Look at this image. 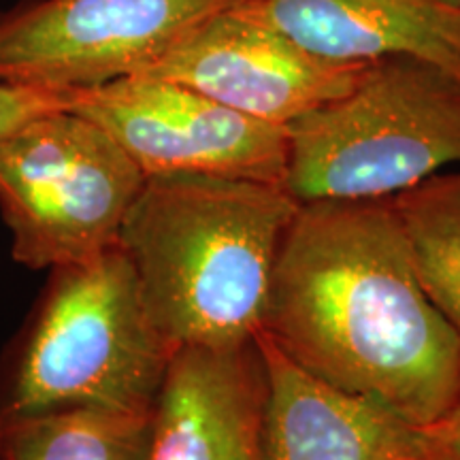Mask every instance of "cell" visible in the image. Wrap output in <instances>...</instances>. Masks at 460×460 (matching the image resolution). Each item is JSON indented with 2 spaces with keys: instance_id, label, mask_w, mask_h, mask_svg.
<instances>
[{
  "instance_id": "6da1fadb",
  "label": "cell",
  "mask_w": 460,
  "mask_h": 460,
  "mask_svg": "<svg viewBox=\"0 0 460 460\" xmlns=\"http://www.w3.org/2000/svg\"><path fill=\"white\" fill-rule=\"evenodd\" d=\"M261 332L305 371L420 429L460 399V339L420 284L390 199L298 205Z\"/></svg>"
},
{
  "instance_id": "7a4b0ae2",
  "label": "cell",
  "mask_w": 460,
  "mask_h": 460,
  "mask_svg": "<svg viewBox=\"0 0 460 460\" xmlns=\"http://www.w3.org/2000/svg\"><path fill=\"white\" fill-rule=\"evenodd\" d=\"M298 205L275 181L200 172L146 177L118 245L172 349L254 341Z\"/></svg>"
},
{
  "instance_id": "3957f363",
  "label": "cell",
  "mask_w": 460,
  "mask_h": 460,
  "mask_svg": "<svg viewBox=\"0 0 460 460\" xmlns=\"http://www.w3.org/2000/svg\"><path fill=\"white\" fill-rule=\"evenodd\" d=\"M0 360V427L68 410L149 413L175 349L119 245L49 269Z\"/></svg>"
},
{
  "instance_id": "277c9868",
  "label": "cell",
  "mask_w": 460,
  "mask_h": 460,
  "mask_svg": "<svg viewBox=\"0 0 460 460\" xmlns=\"http://www.w3.org/2000/svg\"><path fill=\"white\" fill-rule=\"evenodd\" d=\"M284 186L298 203L388 200L460 166V73L396 54L286 126Z\"/></svg>"
},
{
  "instance_id": "5b68a950",
  "label": "cell",
  "mask_w": 460,
  "mask_h": 460,
  "mask_svg": "<svg viewBox=\"0 0 460 460\" xmlns=\"http://www.w3.org/2000/svg\"><path fill=\"white\" fill-rule=\"evenodd\" d=\"M143 183L119 143L73 109L0 137V214L11 254L28 269L77 264L118 245Z\"/></svg>"
},
{
  "instance_id": "8992f818",
  "label": "cell",
  "mask_w": 460,
  "mask_h": 460,
  "mask_svg": "<svg viewBox=\"0 0 460 460\" xmlns=\"http://www.w3.org/2000/svg\"><path fill=\"white\" fill-rule=\"evenodd\" d=\"M233 0H31L0 13V84L82 92L146 73Z\"/></svg>"
},
{
  "instance_id": "52a82bcc",
  "label": "cell",
  "mask_w": 460,
  "mask_h": 460,
  "mask_svg": "<svg viewBox=\"0 0 460 460\" xmlns=\"http://www.w3.org/2000/svg\"><path fill=\"white\" fill-rule=\"evenodd\" d=\"M71 109L107 130L146 177L200 172L284 183L286 128L181 84L132 75L75 92Z\"/></svg>"
},
{
  "instance_id": "ba28073f",
  "label": "cell",
  "mask_w": 460,
  "mask_h": 460,
  "mask_svg": "<svg viewBox=\"0 0 460 460\" xmlns=\"http://www.w3.org/2000/svg\"><path fill=\"white\" fill-rule=\"evenodd\" d=\"M360 68L309 54L245 0H233L183 32L141 75L181 84L233 111L286 128L352 88Z\"/></svg>"
},
{
  "instance_id": "9c48e42d",
  "label": "cell",
  "mask_w": 460,
  "mask_h": 460,
  "mask_svg": "<svg viewBox=\"0 0 460 460\" xmlns=\"http://www.w3.org/2000/svg\"><path fill=\"white\" fill-rule=\"evenodd\" d=\"M264 401L256 339L175 349L154 402L146 460H264Z\"/></svg>"
},
{
  "instance_id": "30bf717a",
  "label": "cell",
  "mask_w": 460,
  "mask_h": 460,
  "mask_svg": "<svg viewBox=\"0 0 460 460\" xmlns=\"http://www.w3.org/2000/svg\"><path fill=\"white\" fill-rule=\"evenodd\" d=\"M267 377L264 460H424L422 429L341 390L256 335Z\"/></svg>"
},
{
  "instance_id": "8fae6325",
  "label": "cell",
  "mask_w": 460,
  "mask_h": 460,
  "mask_svg": "<svg viewBox=\"0 0 460 460\" xmlns=\"http://www.w3.org/2000/svg\"><path fill=\"white\" fill-rule=\"evenodd\" d=\"M309 54L365 65L410 54L460 73V9L439 0H245Z\"/></svg>"
},
{
  "instance_id": "7c38bea8",
  "label": "cell",
  "mask_w": 460,
  "mask_h": 460,
  "mask_svg": "<svg viewBox=\"0 0 460 460\" xmlns=\"http://www.w3.org/2000/svg\"><path fill=\"white\" fill-rule=\"evenodd\" d=\"M418 279L460 339V166L390 199Z\"/></svg>"
},
{
  "instance_id": "4fadbf2b",
  "label": "cell",
  "mask_w": 460,
  "mask_h": 460,
  "mask_svg": "<svg viewBox=\"0 0 460 460\" xmlns=\"http://www.w3.org/2000/svg\"><path fill=\"white\" fill-rule=\"evenodd\" d=\"M152 411L68 410L0 427V460H146Z\"/></svg>"
},
{
  "instance_id": "5bb4252c",
  "label": "cell",
  "mask_w": 460,
  "mask_h": 460,
  "mask_svg": "<svg viewBox=\"0 0 460 460\" xmlns=\"http://www.w3.org/2000/svg\"><path fill=\"white\" fill-rule=\"evenodd\" d=\"M75 92H49L0 84V137L58 109H71Z\"/></svg>"
},
{
  "instance_id": "9a60e30c",
  "label": "cell",
  "mask_w": 460,
  "mask_h": 460,
  "mask_svg": "<svg viewBox=\"0 0 460 460\" xmlns=\"http://www.w3.org/2000/svg\"><path fill=\"white\" fill-rule=\"evenodd\" d=\"M424 460H460V399L437 422L422 429Z\"/></svg>"
},
{
  "instance_id": "2e32d148",
  "label": "cell",
  "mask_w": 460,
  "mask_h": 460,
  "mask_svg": "<svg viewBox=\"0 0 460 460\" xmlns=\"http://www.w3.org/2000/svg\"><path fill=\"white\" fill-rule=\"evenodd\" d=\"M439 3H444V4H447V7L460 9V0H439Z\"/></svg>"
}]
</instances>
